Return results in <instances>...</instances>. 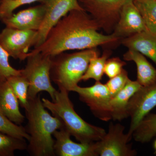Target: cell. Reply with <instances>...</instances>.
<instances>
[{
    "mask_svg": "<svg viewBox=\"0 0 156 156\" xmlns=\"http://www.w3.org/2000/svg\"><path fill=\"white\" fill-rule=\"evenodd\" d=\"M97 22L84 10L70 11L50 30L44 43L31 51L53 56L71 50H84L118 43L112 33L98 32Z\"/></svg>",
    "mask_w": 156,
    "mask_h": 156,
    "instance_id": "6da1fadb",
    "label": "cell"
},
{
    "mask_svg": "<svg viewBox=\"0 0 156 156\" xmlns=\"http://www.w3.org/2000/svg\"><path fill=\"white\" fill-rule=\"evenodd\" d=\"M28 101L25 109V128L30 136L26 150L32 156H55L53 134L62 127L61 121L48 112L39 95Z\"/></svg>",
    "mask_w": 156,
    "mask_h": 156,
    "instance_id": "7a4b0ae2",
    "label": "cell"
},
{
    "mask_svg": "<svg viewBox=\"0 0 156 156\" xmlns=\"http://www.w3.org/2000/svg\"><path fill=\"white\" fill-rule=\"evenodd\" d=\"M69 92L65 89H58L54 100L42 98L43 105L53 116L60 120L62 124L61 128L65 129L79 142L92 143L100 140L106 131L87 122L76 112L70 99Z\"/></svg>",
    "mask_w": 156,
    "mask_h": 156,
    "instance_id": "3957f363",
    "label": "cell"
},
{
    "mask_svg": "<svg viewBox=\"0 0 156 156\" xmlns=\"http://www.w3.org/2000/svg\"><path fill=\"white\" fill-rule=\"evenodd\" d=\"M98 56H100V53L95 48L71 53L62 52L51 56V81L56 84L58 89L72 92L81 81L90 59Z\"/></svg>",
    "mask_w": 156,
    "mask_h": 156,
    "instance_id": "277c9868",
    "label": "cell"
},
{
    "mask_svg": "<svg viewBox=\"0 0 156 156\" xmlns=\"http://www.w3.org/2000/svg\"><path fill=\"white\" fill-rule=\"evenodd\" d=\"M25 68L21 73L29 83L28 99H33L42 92H48L52 101L55 99L57 90L51 83L50 70L51 56L41 53H28Z\"/></svg>",
    "mask_w": 156,
    "mask_h": 156,
    "instance_id": "5b68a950",
    "label": "cell"
},
{
    "mask_svg": "<svg viewBox=\"0 0 156 156\" xmlns=\"http://www.w3.org/2000/svg\"><path fill=\"white\" fill-rule=\"evenodd\" d=\"M80 5L105 32L111 34L128 0H78Z\"/></svg>",
    "mask_w": 156,
    "mask_h": 156,
    "instance_id": "8992f818",
    "label": "cell"
},
{
    "mask_svg": "<svg viewBox=\"0 0 156 156\" xmlns=\"http://www.w3.org/2000/svg\"><path fill=\"white\" fill-rule=\"evenodd\" d=\"M72 92L77 93L80 100L89 107L96 118L104 122L112 119V98L105 84L99 81L90 87H82L78 85Z\"/></svg>",
    "mask_w": 156,
    "mask_h": 156,
    "instance_id": "52a82bcc",
    "label": "cell"
},
{
    "mask_svg": "<svg viewBox=\"0 0 156 156\" xmlns=\"http://www.w3.org/2000/svg\"><path fill=\"white\" fill-rule=\"evenodd\" d=\"M125 126L120 124L110 123L108 131L100 140L95 142L98 155L100 156H135L137 154L131 144V138L124 133Z\"/></svg>",
    "mask_w": 156,
    "mask_h": 156,
    "instance_id": "ba28073f",
    "label": "cell"
},
{
    "mask_svg": "<svg viewBox=\"0 0 156 156\" xmlns=\"http://www.w3.org/2000/svg\"><path fill=\"white\" fill-rule=\"evenodd\" d=\"M39 2L44 7L45 16L41 28L37 31L34 48L44 43L50 30L70 11L84 10L78 0H41Z\"/></svg>",
    "mask_w": 156,
    "mask_h": 156,
    "instance_id": "9c48e42d",
    "label": "cell"
},
{
    "mask_svg": "<svg viewBox=\"0 0 156 156\" xmlns=\"http://www.w3.org/2000/svg\"><path fill=\"white\" fill-rule=\"evenodd\" d=\"M37 31L21 30L6 27L0 33V46L15 59L27 58L30 48L33 47Z\"/></svg>",
    "mask_w": 156,
    "mask_h": 156,
    "instance_id": "30bf717a",
    "label": "cell"
},
{
    "mask_svg": "<svg viewBox=\"0 0 156 156\" xmlns=\"http://www.w3.org/2000/svg\"><path fill=\"white\" fill-rule=\"evenodd\" d=\"M156 106V84L141 87L129 100L128 117L131 118L130 128L127 133L132 139V134L139 123Z\"/></svg>",
    "mask_w": 156,
    "mask_h": 156,
    "instance_id": "8fae6325",
    "label": "cell"
},
{
    "mask_svg": "<svg viewBox=\"0 0 156 156\" xmlns=\"http://www.w3.org/2000/svg\"><path fill=\"white\" fill-rule=\"evenodd\" d=\"M147 30L134 1L128 0L121 10L119 21L112 33L121 40Z\"/></svg>",
    "mask_w": 156,
    "mask_h": 156,
    "instance_id": "7c38bea8",
    "label": "cell"
},
{
    "mask_svg": "<svg viewBox=\"0 0 156 156\" xmlns=\"http://www.w3.org/2000/svg\"><path fill=\"white\" fill-rule=\"evenodd\" d=\"M55 138L54 151L55 156H98L95 142L92 143H76L71 139V135L64 128L54 132Z\"/></svg>",
    "mask_w": 156,
    "mask_h": 156,
    "instance_id": "4fadbf2b",
    "label": "cell"
},
{
    "mask_svg": "<svg viewBox=\"0 0 156 156\" xmlns=\"http://www.w3.org/2000/svg\"><path fill=\"white\" fill-rule=\"evenodd\" d=\"M45 16L43 4L21 10L2 20L6 27L21 30L38 31L41 28Z\"/></svg>",
    "mask_w": 156,
    "mask_h": 156,
    "instance_id": "5bb4252c",
    "label": "cell"
},
{
    "mask_svg": "<svg viewBox=\"0 0 156 156\" xmlns=\"http://www.w3.org/2000/svg\"><path fill=\"white\" fill-rule=\"evenodd\" d=\"M19 104L7 80L0 81V111L11 122L21 125L25 118L20 110Z\"/></svg>",
    "mask_w": 156,
    "mask_h": 156,
    "instance_id": "9a60e30c",
    "label": "cell"
},
{
    "mask_svg": "<svg viewBox=\"0 0 156 156\" xmlns=\"http://www.w3.org/2000/svg\"><path fill=\"white\" fill-rule=\"evenodd\" d=\"M130 50H136L150 58L156 65V34L144 31L121 40Z\"/></svg>",
    "mask_w": 156,
    "mask_h": 156,
    "instance_id": "2e32d148",
    "label": "cell"
},
{
    "mask_svg": "<svg viewBox=\"0 0 156 156\" xmlns=\"http://www.w3.org/2000/svg\"><path fill=\"white\" fill-rule=\"evenodd\" d=\"M142 87L137 81L129 79L125 87L111 101L112 120L121 121L128 117V106L132 96Z\"/></svg>",
    "mask_w": 156,
    "mask_h": 156,
    "instance_id": "e0dca14e",
    "label": "cell"
},
{
    "mask_svg": "<svg viewBox=\"0 0 156 156\" xmlns=\"http://www.w3.org/2000/svg\"><path fill=\"white\" fill-rule=\"evenodd\" d=\"M125 61H133L137 69V80L142 87L156 84V69L149 62L145 56L139 52L128 49L123 55Z\"/></svg>",
    "mask_w": 156,
    "mask_h": 156,
    "instance_id": "ac0fdd59",
    "label": "cell"
},
{
    "mask_svg": "<svg viewBox=\"0 0 156 156\" xmlns=\"http://www.w3.org/2000/svg\"><path fill=\"white\" fill-rule=\"evenodd\" d=\"M156 137V114L149 113L141 121L132 134L136 142H149Z\"/></svg>",
    "mask_w": 156,
    "mask_h": 156,
    "instance_id": "d6986e66",
    "label": "cell"
},
{
    "mask_svg": "<svg viewBox=\"0 0 156 156\" xmlns=\"http://www.w3.org/2000/svg\"><path fill=\"white\" fill-rule=\"evenodd\" d=\"M111 54V51L105 50L101 56H95L91 58L81 81H86L90 79H93L96 82L101 80L104 74L105 63Z\"/></svg>",
    "mask_w": 156,
    "mask_h": 156,
    "instance_id": "ffe728a7",
    "label": "cell"
},
{
    "mask_svg": "<svg viewBox=\"0 0 156 156\" xmlns=\"http://www.w3.org/2000/svg\"><path fill=\"white\" fill-rule=\"evenodd\" d=\"M26 140L0 131V156H13L17 151L26 150Z\"/></svg>",
    "mask_w": 156,
    "mask_h": 156,
    "instance_id": "44dd1931",
    "label": "cell"
},
{
    "mask_svg": "<svg viewBox=\"0 0 156 156\" xmlns=\"http://www.w3.org/2000/svg\"><path fill=\"white\" fill-rule=\"evenodd\" d=\"M134 2L142 16L147 30L156 34V0Z\"/></svg>",
    "mask_w": 156,
    "mask_h": 156,
    "instance_id": "7402d4cb",
    "label": "cell"
},
{
    "mask_svg": "<svg viewBox=\"0 0 156 156\" xmlns=\"http://www.w3.org/2000/svg\"><path fill=\"white\" fill-rule=\"evenodd\" d=\"M7 81L17 96L20 106L25 109L28 105V92L29 83L27 79L21 74L11 76Z\"/></svg>",
    "mask_w": 156,
    "mask_h": 156,
    "instance_id": "603a6c76",
    "label": "cell"
},
{
    "mask_svg": "<svg viewBox=\"0 0 156 156\" xmlns=\"http://www.w3.org/2000/svg\"><path fill=\"white\" fill-rule=\"evenodd\" d=\"M0 131L11 136L23 138L28 141L30 136L25 127L11 122L0 111Z\"/></svg>",
    "mask_w": 156,
    "mask_h": 156,
    "instance_id": "cb8c5ba5",
    "label": "cell"
},
{
    "mask_svg": "<svg viewBox=\"0 0 156 156\" xmlns=\"http://www.w3.org/2000/svg\"><path fill=\"white\" fill-rule=\"evenodd\" d=\"M41 0H2L0 5V20L8 18L14 14L20 7L32 4Z\"/></svg>",
    "mask_w": 156,
    "mask_h": 156,
    "instance_id": "d4e9b609",
    "label": "cell"
},
{
    "mask_svg": "<svg viewBox=\"0 0 156 156\" xmlns=\"http://www.w3.org/2000/svg\"><path fill=\"white\" fill-rule=\"evenodd\" d=\"M9 57L8 52L0 46V81L7 80L11 76L21 74V69H15L10 65Z\"/></svg>",
    "mask_w": 156,
    "mask_h": 156,
    "instance_id": "484cf974",
    "label": "cell"
},
{
    "mask_svg": "<svg viewBox=\"0 0 156 156\" xmlns=\"http://www.w3.org/2000/svg\"><path fill=\"white\" fill-rule=\"evenodd\" d=\"M129 79L128 73L124 69L118 75L109 79L105 85L112 98L115 96L125 87Z\"/></svg>",
    "mask_w": 156,
    "mask_h": 156,
    "instance_id": "4316f807",
    "label": "cell"
},
{
    "mask_svg": "<svg viewBox=\"0 0 156 156\" xmlns=\"http://www.w3.org/2000/svg\"><path fill=\"white\" fill-rule=\"evenodd\" d=\"M126 65V62L122 61L119 57L108 58L105 66L104 73L109 79L114 77L122 72Z\"/></svg>",
    "mask_w": 156,
    "mask_h": 156,
    "instance_id": "83f0119b",
    "label": "cell"
},
{
    "mask_svg": "<svg viewBox=\"0 0 156 156\" xmlns=\"http://www.w3.org/2000/svg\"><path fill=\"white\" fill-rule=\"evenodd\" d=\"M153 147L154 149V154H156V140L154 141Z\"/></svg>",
    "mask_w": 156,
    "mask_h": 156,
    "instance_id": "f1b7e54d",
    "label": "cell"
},
{
    "mask_svg": "<svg viewBox=\"0 0 156 156\" xmlns=\"http://www.w3.org/2000/svg\"><path fill=\"white\" fill-rule=\"evenodd\" d=\"M147 1V0H134V2H141V1Z\"/></svg>",
    "mask_w": 156,
    "mask_h": 156,
    "instance_id": "f546056e",
    "label": "cell"
},
{
    "mask_svg": "<svg viewBox=\"0 0 156 156\" xmlns=\"http://www.w3.org/2000/svg\"><path fill=\"white\" fill-rule=\"evenodd\" d=\"M2 0H0V5H1V2H2Z\"/></svg>",
    "mask_w": 156,
    "mask_h": 156,
    "instance_id": "4dcf8cb0",
    "label": "cell"
}]
</instances>
